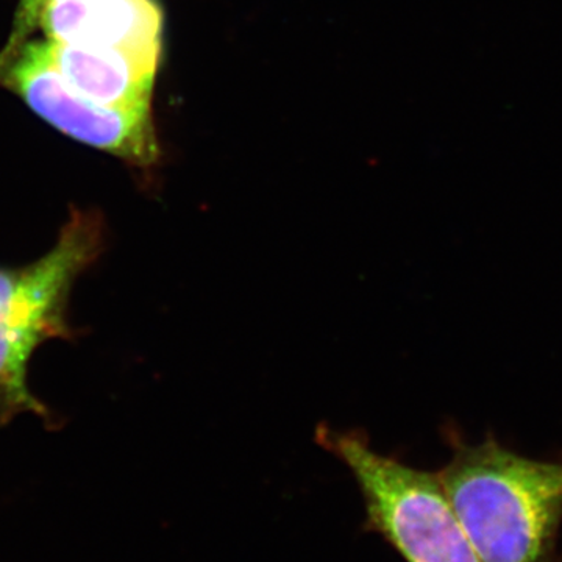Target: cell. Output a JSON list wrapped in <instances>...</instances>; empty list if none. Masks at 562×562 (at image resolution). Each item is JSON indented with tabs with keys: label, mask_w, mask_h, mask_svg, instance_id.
Wrapping results in <instances>:
<instances>
[{
	"label": "cell",
	"mask_w": 562,
	"mask_h": 562,
	"mask_svg": "<svg viewBox=\"0 0 562 562\" xmlns=\"http://www.w3.org/2000/svg\"><path fill=\"white\" fill-rule=\"evenodd\" d=\"M482 562H552L562 522V461H538L494 438L457 441L438 473Z\"/></svg>",
	"instance_id": "1"
},
{
	"label": "cell",
	"mask_w": 562,
	"mask_h": 562,
	"mask_svg": "<svg viewBox=\"0 0 562 562\" xmlns=\"http://www.w3.org/2000/svg\"><path fill=\"white\" fill-rule=\"evenodd\" d=\"M103 243L101 216L77 210L44 257L21 268H0V424L20 413L49 417L29 390V361L47 339L69 338L70 291L98 260Z\"/></svg>",
	"instance_id": "2"
},
{
	"label": "cell",
	"mask_w": 562,
	"mask_h": 562,
	"mask_svg": "<svg viewBox=\"0 0 562 562\" xmlns=\"http://www.w3.org/2000/svg\"><path fill=\"white\" fill-rule=\"evenodd\" d=\"M316 441L353 475L364 498L366 528L383 536L403 560L482 562L438 475L376 453L361 431L321 425Z\"/></svg>",
	"instance_id": "3"
},
{
	"label": "cell",
	"mask_w": 562,
	"mask_h": 562,
	"mask_svg": "<svg viewBox=\"0 0 562 562\" xmlns=\"http://www.w3.org/2000/svg\"><path fill=\"white\" fill-rule=\"evenodd\" d=\"M0 87L14 92L63 135L109 151L146 177L160 165L151 106L106 109L88 101L55 69L46 41L29 40L16 49L0 50Z\"/></svg>",
	"instance_id": "4"
},
{
	"label": "cell",
	"mask_w": 562,
	"mask_h": 562,
	"mask_svg": "<svg viewBox=\"0 0 562 562\" xmlns=\"http://www.w3.org/2000/svg\"><path fill=\"white\" fill-rule=\"evenodd\" d=\"M38 29L54 43L161 60L162 11L157 0H49L41 11Z\"/></svg>",
	"instance_id": "5"
},
{
	"label": "cell",
	"mask_w": 562,
	"mask_h": 562,
	"mask_svg": "<svg viewBox=\"0 0 562 562\" xmlns=\"http://www.w3.org/2000/svg\"><path fill=\"white\" fill-rule=\"evenodd\" d=\"M46 43L55 69L88 101L106 109L151 106L160 60L106 47Z\"/></svg>",
	"instance_id": "6"
},
{
	"label": "cell",
	"mask_w": 562,
	"mask_h": 562,
	"mask_svg": "<svg viewBox=\"0 0 562 562\" xmlns=\"http://www.w3.org/2000/svg\"><path fill=\"white\" fill-rule=\"evenodd\" d=\"M49 0H21L14 14L11 35L3 46V52L16 49L25 41L31 40L32 33L38 31L41 11Z\"/></svg>",
	"instance_id": "7"
}]
</instances>
